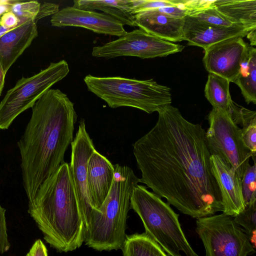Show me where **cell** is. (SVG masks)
Segmentation results:
<instances>
[{
	"label": "cell",
	"mask_w": 256,
	"mask_h": 256,
	"mask_svg": "<svg viewBox=\"0 0 256 256\" xmlns=\"http://www.w3.org/2000/svg\"><path fill=\"white\" fill-rule=\"evenodd\" d=\"M154 126L133 144L140 182L194 218L223 210L210 164L206 130L171 104L158 112Z\"/></svg>",
	"instance_id": "obj_1"
},
{
	"label": "cell",
	"mask_w": 256,
	"mask_h": 256,
	"mask_svg": "<svg viewBox=\"0 0 256 256\" xmlns=\"http://www.w3.org/2000/svg\"><path fill=\"white\" fill-rule=\"evenodd\" d=\"M32 108L30 118L18 142L28 200L64 162L77 118L74 104L58 89L46 91Z\"/></svg>",
	"instance_id": "obj_2"
},
{
	"label": "cell",
	"mask_w": 256,
	"mask_h": 256,
	"mask_svg": "<svg viewBox=\"0 0 256 256\" xmlns=\"http://www.w3.org/2000/svg\"><path fill=\"white\" fill-rule=\"evenodd\" d=\"M28 212L45 241L57 251H73L84 242V223L68 164H62L40 185L28 200Z\"/></svg>",
	"instance_id": "obj_3"
},
{
	"label": "cell",
	"mask_w": 256,
	"mask_h": 256,
	"mask_svg": "<svg viewBox=\"0 0 256 256\" xmlns=\"http://www.w3.org/2000/svg\"><path fill=\"white\" fill-rule=\"evenodd\" d=\"M110 192L102 205L92 210L85 227L86 244L98 251L121 249L126 238V223L130 197L140 182L127 166L114 165Z\"/></svg>",
	"instance_id": "obj_4"
},
{
	"label": "cell",
	"mask_w": 256,
	"mask_h": 256,
	"mask_svg": "<svg viewBox=\"0 0 256 256\" xmlns=\"http://www.w3.org/2000/svg\"><path fill=\"white\" fill-rule=\"evenodd\" d=\"M130 208L140 216L145 232L170 256H198L186 238L179 215L168 203L142 185L130 197Z\"/></svg>",
	"instance_id": "obj_5"
},
{
	"label": "cell",
	"mask_w": 256,
	"mask_h": 256,
	"mask_svg": "<svg viewBox=\"0 0 256 256\" xmlns=\"http://www.w3.org/2000/svg\"><path fill=\"white\" fill-rule=\"evenodd\" d=\"M84 80L90 92L112 108L129 106L150 114L172 103L170 89L152 79L138 80L88 74Z\"/></svg>",
	"instance_id": "obj_6"
},
{
	"label": "cell",
	"mask_w": 256,
	"mask_h": 256,
	"mask_svg": "<svg viewBox=\"0 0 256 256\" xmlns=\"http://www.w3.org/2000/svg\"><path fill=\"white\" fill-rule=\"evenodd\" d=\"M70 72L67 62H52L44 70L28 78L22 77L6 92L0 102V129L6 130L14 119L36 102Z\"/></svg>",
	"instance_id": "obj_7"
},
{
	"label": "cell",
	"mask_w": 256,
	"mask_h": 256,
	"mask_svg": "<svg viewBox=\"0 0 256 256\" xmlns=\"http://www.w3.org/2000/svg\"><path fill=\"white\" fill-rule=\"evenodd\" d=\"M207 120L209 128L206 140L210 156L223 158L242 178L252 156L244 143L240 128L230 114L213 108Z\"/></svg>",
	"instance_id": "obj_8"
},
{
	"label": "cell",
	"mask_w": 256,
	"mask_h": 256,
	"mask_svg": "<svg viewBox=\"0 0 256 256\" xmlns=\"http://www.w3.org/2000/svg\"><path fill=\"white\" fill-rule=\"evenodd\" d=\"M196 225L206 256H247L255 252L246 231L230 216L222 213L198 218Z\"/></svg>",
	"instance_id": "obj_9"
},
{
	"label": "cell",
	"mask_w": 256,
	"mask_h": 256,
	"mask_svg": "<svg viewBox=\"0 0 256 256\" xmlns=\"http://www.w3.org/2000/svg\"><path fill=\"white\" fill-rule=\"evenodd\" d=\"M184 48L182 45L164 40L139 28L102 46H94L92 54L105 58L130 56L145 59L166 56L180 52Z\"/></svg>",
	"instance_id": "obj_10"
},
{
	"label": "cell",
	"mask_w": 256,
	"mask_h": 256,
	"mask_svg": "<svg viewBox=\"0 0 256 256\" xmlns=\"http://www.w3.org/2000/svg\"><path fill=\"white\" fill-rule=\"evenodd\" d=\"M71 176L79 208L86 225L92 210L88 196L87 170L90 157L96 150L86 129L84 120L80 122L78 130L71 143Z\"/></svg>",
	"instance_id": "obj_11"
},
{
	"label": "cell",
	"mask_w": 256,
	"mask_h": 256,
	"mask_svg": "<svg viewBox=\"0 0 256 256\" xmlns=\"http://www.w3.org/2000/svg\"><path fill=\"white\" fill-rule=\"evenodd\" d=\"M248 46L242 37L238 36L208 46L204 50L202 60L206 70L234 82L240 72Z\"/></svg>",
	"instance_id": "obj_12"
},
{
	"label": "cell",
	"mask_w": 256,
	"mask_h": 256,
	"mask_svg": "<svg viewBox=\"0 0 256 256\" xmlns=\"http://www.w3.org/2000/svg\"><path fill=\"white\" fill-rule=\"evenodd\" d=\"M50 22L56 27L76 26L99 34L120 37L126 32L120 21L104 13L66 6L52 15Z\"/></svg>",
	"instance_id": "obj_13"
},
{
	"label": "cell",
	"mask_w": 256,
	"mask_h": 256,
	"mask_svg": "<svg viewBox=\"0 0 256 256\" xmlns=\"http://www.w3.org/2000/svg\"><path fill=\"white\" fill-rule=\"evenodd\" d=\"M210 161L221 194L222 213L234 218L246 208L242 192V178L234 169L219 156H211Z\"/></svg>",
	"instance_id": "obj_14"
},
{
	"label": "cell",
	"mask_w": 256,
	"mask_h": 256,
	"mask_svg": "<svg viewBox=\"0 0 256 256\" xmlns=\"http://www.w3.org/2000/svg\"><path fill=\"white\" fill-rule=\"evenodd\" d=\"M250 31L242 25L235 24L223 27L199 22L193 18H184L183 40L190 46H198L204 50L208 46L230 38L246 36Z\"/></svg>",
	"instance_id": "obj_15"
},
{
	"label": "cell",
	"mask_w": 256,
	"mask_h": 256,
	"mask_svg": "<svg viewBox=\"0 0 256 256\" xmlns=\"http://www.w3.org/2000/svg\"><path fill=\"white\" fill-rule=\"evenodd\" d=\"M114 166L96 150L88 163L87 191L92 210H98L103 204L111 188Z\"/></svg>",
	"instance_id": "obj_16"
},
{
	"label": "cell",
	"mask_w": 256,
	"mask_h": 256,
	"mask_svg": "<svg viewBox=\"0 0 256 256\" xmlns=\"http://www.w3.org/2000/svg\"><path fill=\"white\" fill-rule=\"evenodd\" d=\"M38 35L36 23L28 20L0 37V64L6 74Z\"/></svg>",
	"instance_id": "obj_17"
},
{
	"label": "cell",
	"mask_w": 256,
	"mask_h": 256,
	"mask_svg": "<svg viewBox=\"0 0 256 256\" xmlns=\"http://www.w3.org/2000/svg\"><path fill=\"white\" fill-rule=\"evenodd\" d=\"M136 26L146 32L168 42L183 40L184 18L172 17L156 10L134 14Z\"/></svg>",
	"instance_id": "obj_18"
},
{
	"label": "cell",
	"mask_w": 256,
	"mask_h": 256,
	"mask_svg": "<svg viewBox=\"0 0 256 256\" xmlns=\"http://www.w3.org/2000/svg\"><path fill=\"white\" fill-rule=\"evenodd\" d=\"M72 6L86 10H99L120 21L124 26H136L133 12L134 0H76Z\"/></svg>",
	"instance_id": "obj_19"
},
{
	"label": "cell",
	"mask_w": 256,
	"mask_h": 256,
	"mask_svg": "<svg viewBox=\"0 0 256 256\" xmlns=\"http://www.w3.org/2000/svg\"><path fill=\"white\" fill-rule=\"evenodd\" d=\"M213 5L236 24L250 30L256 28V0H216Z\"/></svg>",
	"instance_id": "obj_20"
},
{
	"label": "cell",
	"mask_w": 256,
	"mask_h": 256,
	"mask_svg": "<svg viewBox=\"0 0 256 256\" xmlns=\"http://www.w3.org/2000/svg\"><path fill=\"white\" fill-rule=\"evenodd\" d=\"M230 82L226 78L213 73H209L204 88L205 96L217 110L226 111L230 114L236 106L232 100Z\"/></svg>",
	"instance_id": "obj_21"
},
{
	"label": "cell",
	"mask_w": 256,
	"mask_h": 256,
	"mask_svg": "<svg viewBox=\"0 0 256 256\" xmlns=\"http://www.w3.org/2000/svg\"><path fill=\"white\" fill-rule=\"evenodd\" d=\"M240 88L248 104H256V49L248 46L240 72L234 82Z\"/></svg>",
	"instance_id": "obj_22"
},
{
	"label": "cell",
	"mask_w": 256,
	"mask_h": 256,
	"mask_svg": "<svg viewBox=\"0 0 256 256\" xmlns=\"http://www.w3.org/2000/svg\"><path fill=\"white\" fill-rule=\"evenodd\" d=\"M121 249L124 256H168L146 232L126 236Z\"/></svg>",
	"instance_id": "obj_23"
},
{
	"label": "cell",
	"mask_w": 256,
	"mask_h": 256,
	"mask_svg": "<svg viewBox=\"0 0 256 256\" xmlns=\"http://www.w3.org/2000/svg\"><path fill=\"white\" fill-rule=\"evenodd\" d=\"M238 125H240L242 140L251 152L253 160L256 156V112L240 106L232 116Z\"/></svg>",
	"instance_id": "obj_24"
},
{
	"label": "cell",
	"mask_w": 256,
	"mask_h": 256,
	"mask_svg": "<svg viewBox=\"0 0 256 256\" xmlns=\"http://www.w3.org/2000/svg\"><path fill=\"white\" fill-rule=\"evenodd\" d=\"M190 16L199 22L220 26L230 27L238 24L220 12L214 6L213 3L210 6L195 12Z\"/></svg>",
	"instance_id": "obj_25"
},
{
	"label": "cell",
	"mask_w": 256,
	"mask_h": 256,
	"mask_svg": "<svg viewBox=\"0 0 256 256\" xmlns=\"http://www.w3.org/2000/svg\"><path fill=\"white\" fill-rule=\"evenodd\" d=\"M248 166L242 178V192L246 207L256 202V162Z\"/></svg>",
	"instance_id": "obj_26"
},
{
	"label": "cell",
	"mask_w": 256,
	"mask_h": 256,
	"mask_svg": "<svg viewBox=\"0 0 256 256\" xmlns=\"http://www.w3.org/2000/svg\"><path fill=\"white\" fill-rule=\"evenodd\" d=\"M234 220L244 228L251 243L256 248V202L246 206L244 210L234 218Z\"/></svg>",
	"instance_id": "obj_27"
},
{
	"label": "cell",
	"mask_w": 256,
	"mask_h": 256,
	"mask_svg": "<svg viewBox=\"0 0 256 256\" xmlns=\"http://www.w3.org/2000/svg\"><path fill=\"white\" fill-rule=\"evenodd\" d=\"M40 6V3L36 0H10L8 11L14 13L19 19L20 22H24L28 20H32L35 22Z\"/></svg>",
	"instance_id": "obj_28"
},
{
	"label": "cell",
	"mask_w": 256,
	"mask_h": 256,
	"mask_svg": "<svg viewBox=\"0 0 256 256\" xmlns=\"http://www.w3.org/2000/svg\"><path fill=\"white\" fill-rule=\"evenodd\" d=\"M179 2L180 0H134L133 12L135 14L160 8L175 6L178 5Z\"/></svg>",
	"instance_id": "obj_29"
},
{
	"label": "cell",
	"mask_w": 256,
	"mask_h": 256,
	"mask_svg": "<svg viewBox=\"0 0 256 256\" xmlns=\"http://www.w3.org/2000/svg\"><path fill=\"white\" fill-rule=\"evenodd\" d=\"M6 211V209L0 206V254L8 252L10 246L7 232Z\"/></svg>",
	"instance_id": "obj_30"
},
{
	"label": "cell",
	"mask_w": 256,
	"mask_h": 256,
	"mask_svg": "<svg viewBox=\"0 0 256 256\" xmlns=\"http://www.w3.org/2000/svg\"><path fill=\"white\" fill-rule=\"evenodd\" d=\"M58 8V4L53 3L44 2L40 4V10L36 18L35 22L36 23L39 20L44 17L54 15L59 10Z\"/></svg>",
	"instance_id": "obj_31"
},
{
	"label": "cell",
	"mask_w": 256,
	"mask_h": 256,
	"mask_svg": "<svg viewBox=\"0 0 256 256\" xmlns=\"http://www.w3.org/2000/svg\"><path fill=\"white\" fill-rule=\"evenodd\" d=\"M20 23L18 17L12 12L7 11L0 17V26L12 29Z\"/></svg>",
	"instance_id": "obj_32"
},
{
	"label": "cell",
	"mask_w": 256,
	"mask_h": 256,
	"mask_svg": "<svg viewBox=\"0 0 256 256\" xmlns=\"http://www.w3.org/2000/svg\"><path fill=\"white\" fill-rule=\"evenodd\" d=\"M25 256H48V250L42 241L38 239Z\"/></svg>",
	"instance_id": "obj_33"
},
{
	"label": "cell",
	"mask_w": 256,
	"mask_h": 256,
	"mask_svg": "<svg viewBox=\"0 0 256 256\" xmlns=\"http://www.w3.org/2000/svg\"><path fill=\"white\" fill-rule=\"evenodd\" d=\"M247 38L250 40V46H253L256 44V28H254L250 31L246 36Z\"/></svg>",
	"instance_id": "obj_34"
},
{
	"label": "cell",
	"mask_w": 256,
	"mask_h": 256,
	"mask_svg": "<svg viewBox=\"0 0 256 256\" xmlns=\"http://www.w3.org/2000/svg\"><path fill=\"white\" fill-rule=\"evenodd\" d=\"M6 74L4 73L2 66L0 64V96H1L4 87Z\"/></svg>",
	"instance_id": "obj_35"
},
{
	"label": "cell",
	"mask_w": 256,
	"mask_h": 256,
	"mask_svg": "<svg viewBox=\"0 0 256 256\" xmlns=\"http://www.w3.org/2000/svg\"><path fill=\"white\" fill-rule=\"evenodd\" d=\"M9 0H0V17L8 10Z\"/></svg>",
	"instance_id": "obj_36"
}]
</instances>
